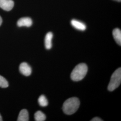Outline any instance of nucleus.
Masks as SVG:
<instances>
[{
    "instance_id": "obj_1",
    "label": "nucleus",
    "mask_w": 121,
    "mask_h": 121,
    "mask_svg": "<svg viewBox=\"0 0 121 121\" xmlns=\"http://www.w3.org/2000/svg\"><path fill=\"white\" fill-rule=\"evenodd\" d=\"M80 105L79 100L77 97H71L64 102L62 109L67 115H71L76 112Z\"/></svg>"
},
{
    "instance_id": "obj_2",
    "label": "nucleus",
    "mask_w": 121,
    "mask_h": 121,
    "mask_svg": "<svg viewBox=\"0 0 121 121\" xmlns=\"http://www.w3.org/2000/svg\"><path fill=\"white\" fill-rule=\"evenodd\" d=\"M87 66L85 63H80L77 65L72 71L70 77L74 81L82 80L86 76L87 72Z\"/></svg>"
},
{
    "instance_id": "obj_3",
    "label": "nucleus",
    "mask_w": 121,
    "mask_h": 121,
    "mask_svg": "<svg viewBox=\"0 0 121 121\" xmlns=\"http://www.w3.org/2000/svg\"><path fill=\"white\" fill-rule=\"evenodd\" d=\"M121 82V68L116 69L112 73L108 84V91H113L120 85Z\"/></svg>"
},
{
    "instance_id": "obj_4",
    "label": "nucleus",
    "mask_w": 121,
    "mask_h": 121,
    "mask_svg": "<svg viewBox=\"0 0 121 121\" xmlns=\"http://www.w3.org/2000/svg\"><path fill=\"white\" fill-rule=\"evenodd\" d=\"M14 6L12 0H0V7L5 11L11 10Z\"/></svg>"
},
{
    "instance_id": "obj_5",
    "label": "nucleus",
    "mask_w": 121,
    "mask_h": 121,
    "mask_svg": "<svg viewBox=\"0 0 121 121\" xmlns=\"http://www.w3.org/2000/svg\"><path fill=\"white\" fill-rule=\"evenodd\" d=\"M19 70L23 75L28 76L31 73V68L30 66L26 62H22L19 66Z\"/></svg>"
},
{
    "instance_id": "obj_6",
    "label": "nucleus",
    "mask_w": 121,
    "mask_h": 121,
    "mask_svg": "<svg viewBox=\"0 0 121 121\" xmlns=\"http://www.w3.org/2000/svg\"><path fill=\"white\" fill-rule=\"evenodd\" d=\"M32 24V21L30 17H22L19 19L17 22V26L19 27L26 26L30 27Z\"/></svg>"
},
{
    "instance_id": "obj_7",
    "label": "nucleus",
    "mask_w": 121,
    "mask_h": 121,
    "mask_svg": "<svg viewBox=\"0 0 121 121\" xmlns=\"http://www.w3.org/2000/svg\"><path fill=\"white\" fill-rule=\"evenodd\" d=\"M71 24L74 28L78 30L83 31L86 29V26L84 23L77 20H72L71 21Z\"/></svg>"
},
{
    "instance_id": "obj_8",
    "label": "nucleus",
    "mask_w": 121,
    "mask_h": 121,
    "mask_svg": "<svg viewBox=\"0 0 121 121\" xmlns=\"http://www.w3.org/2000/svg\"><path fill=\"white\" fill-rule=\"evenodd\" d=\"M52 37L53 34L51 32H48L45 36L44 39V43L45 47L47 49H50L52 48Z\"/></svg>"
},
{
    "instance_id": "obj_9",
    "label": "nucleus",
    "mask_w": 121,
    "mask_h": 121,
    "mask_svg": "<svg viewBox=\"0 0 121 121\" xmlns=\"http://www.w3.org/2000/svg\"><path fill=\"white\" fill-rule=\"evenodd\" d=\"M17 121H29V114L27 110L25 109H22L19 112L17 118Z\"/></svg>"
},
{
    "instance_id": "obj_10",
    "label": "nucleus",
    "mask_w": 121,
    "mask_h": 121,
    "mask_svg": "<svg viewBox=\"0 0 121 121\" xmlns=\"http://www.w3.org/2000/svg\"><path fill=\"white\" fill-rule=\"evenodd\" d=\"M112 35L115 41L120 46L121 45V31L118 28H115L112 31Z\"/></svg>"
},
{
    "instance_id": "obj_11",
    "label": "nucleus",
    "mask_w": 121,
    "mask_h": 121,
    "mask_svg": "<svg viewBox=\"0 0 121 121\" xmlns=\"http://www.w3.org/2000/svg\"><path fill=\"white\" fill-rule=\"evenodd\" d=\"M35 119L36 121H45L46 119V116L40 111H38L35 112L34 115Z\"/></svg>"
},
{
    "instance_id": "obj_12",
    "label": "nucleus",
    "mask_w": 121,
    "mask_h": 121,
    "mask_svg": "<svg viewBox=\"0 0 121 121\" xmlns=\"http://www.w3.org/2000/svg\"><path fill=\"white\" fill-rule=\"evenodd\" d=\"M39 104L41 106L45 107L48 104V100L44 95H40L38 99Z\"/></svg>"
},
{
    "instance_id": "obj_13",
    "label": "nucleus",
    "mask_w": 121,
    "mask_h": 121,
    "mask_svg": "<svg viewBox=\"0 0 121 121\" xmlns=\"http://www.w3.org/2000/svg\"><path fill=\"white\" fill-rule=\"evenodd\" d=\"M9 86L7 80L3 76L0 75V87L2 88H6Z\"/></svg>"
},
{
    "instance_id": "obj_14",
    "label": "nucleus",
    "mask_w": 121,
    "mask_h": 121,
    "mask_svg": "<svg viewBox=\"0 0 121 121\" xmlns=\"http://www.w3.org/2000/svg\"><path fill=\"white\" fill-rule=\"evenodd\" d=\"M103 120L98 117H95L91 120V121H102Z\"/></svg>"
},
{
    "instance_id": "obj_15",
    "label": "nucleus",
    "mask_w": 121,
    "mask_h": 121,
    "mask_svg": "<svg viewBox=\"0 0 121 121\" xmlns=\"http://www.w3.org/2000/svg\"><path fill=\"white\" fill-rule=\"evenodd\" d=\"M2 19L1 18V17L0 16V26L1 25V23H2Z\"/></svg>"
},
{
    "instance_id": "obj_16",
    "label": "nucleus",
    "mask_w": 121,
    "mask_h": 121,
    "mask_svg": "<svg viewBox=\"0 0 121 121\" xmlns=\"http://www.w3.org/2000/svg\"><path fill=\"white\" fill-rule=\"evenodd\" d=\"M2 121V117L1 116L0 114V121Z\"/></svg>"
},
{
    "instance_id": "obj_17",
    "label": "nucleus",
    "mask_w": 121,
    "mask_h": 121,
    "mask_svg": "<svg viewBox=\"0 0 121 121\" xmlns=\"http://www.w3.org/2000/svg\"><path fill=\"white\" fill-rule=\"evenodd\" d=\"M116 0V1H118V2H120V1H121V0Z\"/></svg>"
}]
</instances>
